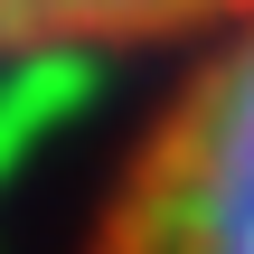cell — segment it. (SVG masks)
Instances as JSON below:
<instances>
[{
    "label": "cell",
    "instance_id": "7a4b0ae2",
    "mask_svg": "<svg viewBox=\"0 0 254 254\" xmlns=\"http://www.w3.org/2000/svg\"><path fill=\"white\" fill-rule=\"evenodd\" d=\"M254 0H0V57H113L160 38H217Z\"/></svg>",
    "mask_w": 254,
    "mask_h": 254
},
{
    "label": "cell",
    "instance_id": "6da1fadb",
    "mask_svg": "<svg viewBox=\"0 0 254 254\" xmlns=\"http://www.w3.org/2000/svg\"><path fill=\"white\" fill-rule=\"evenodd\" d=\"M94 254H254V19L217 28L141 123Z\"/></svg>",
    "mask_w": 254,
    "mask_h": 254
}]
</instances>
